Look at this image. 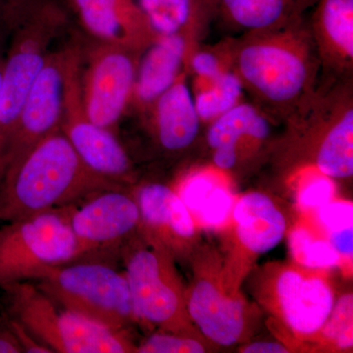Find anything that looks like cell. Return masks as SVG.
<instances>
[{
  "label": "cell",
  "instance_id": "cell-12",
  "mask_svg": "<svg viewBox=\"0 0 353 353\" xmlns=\"http://www.w3.org/2000/svg\"><path fill=\"white\" fill-rule=\"evenodd\" d=\"M83 31L97 43L141 53L159 34L137 0H64Z\"/></svg>",
  "mask_w": 353,
  "mask_h": 353
},
{
  "label": "cell",
  "instance_id": "cell-35",
  "mask_svg": "<svg viewBox=\"0 0 353 353\" xmlns=\"http://www.w3.org/2000/svg\"><path fill=\"white\" fill-rule=\"evenodd\" d=\"M19 341L11 329L0 330V353H22Z\"/></svg>",
  "mask_w": 353,
  "mask_h": 353
},
{
  "label": "cell",
  "instance_id": "cell-8",
  "mask_svg": "<svg viewBox=\"0 0 353 353\" xmlns=\"http://www.w3.org/2000/svg\"><path fill=\"white\" fill-rule=\"evenodd\" d=\"M82 60V46L69 44L60 130L92 171L114 183L126 185L132 179L129 155L118 141L117 134L94 124L83 108Z\"/></svg>",
  "mask_w": 353,
  "mask_h": 353
},
{
  "label": "cell",
  "instance_id": "cell-29",
  "mask_svg": "<svg viewBox=\"0 0 353 353\" xmlns=\"http://www.w3.org/2000/svg\"><path fill=\"white\" fill-rule=\"evenodd\" d=\"M203 345L194 339L174 332H160L145 339L136 347L139 353H202Z\"/></svg>",
  "mask_w": 353,
  "mask_h": 353
},
{
  "label": "cell",
  "instance_id": "cell-6",
  "mask_svg": "<svg viewBox=\"0 0 353 353\" xmlns=\"http://www.w3.org/2000/svg\"><path fill=\"white\" fill-rule=\"evenodd\" d=\"M72 205L0 227V287L37 280L48 269L78 260V245L70 224Z\"/></svg>",
  "mask_w": 353,
  "mask_h": 353
},
{
  "label": "cell",
  "instance_id": "cell-15",
  "mask_svg": "<svg viewBox=\"0 0 353 353\" xmlns=\"http://www.w3.org/2000/svg\"><path fill=\"white\" fill-rule=\"evenodd\" d=\"M138 202L139 228L150 245L173 255L174 250L196 233L194 219L182 199L171 188L150 183L134 190Z\"/></svg>",
  "mask_w": 353,
  "mask_h": 353
},
{
  "label": "cell",
  "instance_id": "cell-4",
  "mask_svg": "<svg viewBox=\"0 0 353 353\" xmlns=\"http://www.w3.org/2000/svg\"><path fill=\"white\" fill-rule=\"evenodd\" d=\"M14 319L53 352H136L125 330L108 328L65 309L27 281L3 285Z\"/></svg>",
  "mask_w": 353,
  "mask_h": 353
},
{
  "label": "cell",
  "instance_id": "cell-5",
  "mask_svg": "<svg viewBox=\"0 0 353 353\" xmlns=\"http://www.w3.org/2000/svg\"><path fill=\"white\" fill-rule=\"evenodd\" d=\"M36 281L38 287L65 309L116 330L134 321L125 273L97 260L53 267Z\"/></svg>",
  "mask_w": 353,
  "mask_h": 353
},
{
  "label": "cell",
  "instance_id": "cell-34",
  "mask_svg": "<svg viewBox=\"0 0 353 353\" xmlns=\"http://www.w3.org/2000/svg\"><path fill=\"white\" fill-rule=\"evenodd\" d=\"M245 353H285L289 352L284 345L276 341H259L246 345L241 350Z\"/></svg>",
  "mask_w": 353,
  "mask_h": 353
},
{
  "label": "cell",
  "instance_id": "cell-13",
  "mask_svg": "<svg viewBox=\"0 0 353 353\" xmlns=\"http://www.w3.org/2000/svg\"><path fill=\"white\" fill-rule=\"evenodd\" d=\"M308 18L321 80L352 79L353 0H316Z\"/></svg>",
  "mask_w": 353,
  "mask_h": 353
},
{
  "label": "cell",
  "instance_id": "cell-30",
  "mask_svg": "<svg viewBox=\"0 0 353 353\" xmlns=\"http://www.w3.org/2000/svg\"><path fill=\"white\" fill-rule=\"evenodd\" d=\"M334 185L330 176L322 173L311 174L301 182L297 192V202L303 210L317 211L333 201Z\"/></svg>",
  "mask_w": 353,
  "mask_h": 353
},
{
  "label": "cell",
  "instance_id": "cell-18",
  "mask_svg": "<svg viewBox=\"0 0 353 353\" xmlns=\"http://www.w3.org/2000/svg\"><path fill=\"white\" fill-rule=\"evenodd\" d=\"M153 130L159 145L171 152H182L196 141L201 119L185 72L153 102Z\"/></svg>",
  "mask_w": 353,
  "mask_h": 353
},
{
  "label": "cell",
  "instance_id": "cell-17",
  "mask_svg": "<svg viewBox=\"0 0 353 353\" xmlns=\"http://www.w3.org/2000/svg\"><path fill=\"white\" fill-rule=\"evenodd\" d=\"M188 54L185 34L158 36L139 57L131 104L148 110L182 74Z\"/></svg>",
  "mask_w": 353,
  "mask_h": 353
},
{
  "label": "cell",
  "instance_id": "cell-16",
  "mask_svg": "<svg viewBox=\"0 0 353 353\" xmlns=\"http://www.w3.org/2000/svg\"><path fill=\"white\" fill-rule=\"evenodd\" d=\"M185 306L202 334L217 345H234L245 332V303L241 297L227 294L216 281L197 280L185 296Z\"/></svg>",
  "mask_w": 353,
  "mask_h": 353
},
{
  "label": "cell",
  "instance_id": "cell-2",
  "mask_svg": "<svg viewBox=\"0 0 353 353\" xmlns=\"http://www.w3.org/2000/svg\"><path fill=\"white\" fill-rule=\"evenodd\" d=\"M122 187L92 171L58 130L6 169L0 182V221L78 204L101 190Z\"/></svg>",
  "mask_w": 353,
  "mask_h": 353
},
{
  "label": "cell",
  "instance_id": "cell-20",
  "mask_svg": "<svg viewBox=\"0 0 353 353\" xmlns=\"http://www.w3.org/2000/svg\"><path fill=\"white\" fill-rule=\"evenodd\" d=\"M233 209L239 240L250 252H270L284 238L287 223L270 197L250 192L241 196Z\"/></svg>",
  "mask_w": 353,
  "mask_h": 353
},
{
  "label": "cell",
  "instance_id": "cell-10",
  "mask_svg": "<svg viewBox=\"0 0 353 353\" xmlns=\"http://www.w3.org/2000/svg\"><path fill=\"white\" fill-rule=\"evenodd\" d=\"M70 224L78 245L77 261L94 260L99 253L114 252L139 229L138 202L125 187L101 190L71 206Z\"/></svg>",
  "mask_w": 353,
  "mask_h": 353
},
{
  "label": "cell",
  "instance_id": "cell-24",
  "mask_svg": "<svg viewBox=\"0 0 353 353\" xmlns=\"http://www.w3.org/2000/svg\"><path fill=\"white\" fill-rule=\"evenodd\" d=\"M320 173L331 179L353 175V111L333 127L318 148L314 157Z\"/></svg>",
  "mask_w": 353,
  "mask_h": 353
},
{
  "label": "cell",
  "instance_id": "cell-26",
  "mask_svg": "<svg viewBox=\"0 0 353 353\" xmlns=\"http://www.w3.org/2000/svg\"><path fill=\"white\" fill-rule=\"evenodd\" d=\"M319 224L334 250L341 257L353 254V206L348 201H330L318 209Z\"/></svg>",
  "mask_w": 353,
  "mask_h": 353
},
{
  "label": "cell",
  "instance_id": "cell-21",
  "mask_svg": "<svg viewBox=\"0 0 353 353\" xmlns=\"http://www.w3.org/2000/svg\"><path fill=\"white\" fill-rule=\"evenodd\" d=\"M316 0H211L220 16L243 32L273 29L306 16Z\"/></svg>",
  "mask_w": 353,
  "mask_h": 353
},
{
  "label": "cell",
  "instance_id": "cell-36",
  "mask_svg": "<svg viewBox=\"0 0 353 353\" xmlns=\"http://www.w3.org/2000/svg\"><path fill=\"white\" fill-rule=\"evenodd\" d=\"M6 36L0 32V97H1V85H2V69H3L4 54L3 41ZM4 171H6V162H4L3 148H2L1 139H0V182H1L2 176H3Z\"/></svg>",
  "mask_w": 353,
  "mask_h": 353
},
{
  "label": "cell",
  "instance_id": "cell-32",
  "mask_svg": "<svg viewBox=\"0 0 353 353\" xmlns=\"http://www.w3.org/2000/svg\"><path fill=\"white\" fill-rule=\"evenodd\" d=\"M31 0H0V32L8 37Z\"/></svg>",
  "mask_w": 353,
  "mask_h": 353
},
{
  "label": "cell",
  "instance_id": "cell-25",
  "mask_svg": "<svg viewBox=\"0 0 353 353\" xmlns=\"http://www.w3.org/2000/svg\"><path fill=\"white\" fill-rule=\"evenodd\" d=\"M196 88L194 104L201 121L212 122L241 102L245 94L243 83L232 69H227L215 80Z\"/></svg>",
  "mask_w": 353,
  "mask_h": 353
},
{
  "label": "cell",
  "instance_id": "cell-7",
  "mask_svg": "<svg viewBox=\"0 0 353 353\" xmlns=\"http://www.w3.org/2000/svg\"><path fill=\"white\" fill-rule=\"evenodd\" d=\"M124 261L136 319L162 331L181 333L189 315L173 255L148 243L126 248Z\"/></svg>",
  "mask_w": 353,
  "mask_h": 353
},
{
  "label": "cell",
  "instance_id": "cell-23",
  "mask_svg": "<svg viewBox=\"0 0 353 353\" xmlns=\"http://www.w3.org/2000/svg\"><path fill=\"white\" fill-rule=\"evenodd\" d=\"M159 36L185 34L213 16L211 0H137Z\"/></svg>",
  "mask_w": 353,
  "mask_h": 353
},
{
  "label": "cell",
  "instance_id": "cell-1",
  "mask_svg": "<svg viewBox=\"0 0 353 353\" xmlns=\"http://www.w3.org/2000/svg\"><path fill=\"white\" fill-rule=\"evenodd\" d=\"M227 57L253 104L272 120H287L321 80L307 16L273 29L245 32L228 44Z\"/></svg>",
  "mask_w": 353,
  "mask_h": 353
},
{
  "label": "cell",
  "instance_id": "cell-9",
  "mask_svg": "<svg viewBox=\"0 0 353 353\" xmlns=\"http://www.w3.org/2000/svg\"><path fill=\"white\" fill-rule=\"evenodd\" d=\"M87 48H83L81 74L83 108L94 124L117 134L132 102L141 54L94 41Z\"/></svg>",
  "mask_w": 353,
  "mask_h": 353
},
{
  "label": "cell",
  "instance_id": "cell-31",
  "mask_svg": "<svg viewBox=\"0 0 353 353\" xmlns=\"http://www.w3.org/2000/svg\"><path fill=\"white\" fill-rule=\"evenodd\" d=\"M190 69L199 83H208L215 80L229 67L225 65L224 57L210 50H199L190 59Z\"/></svg>",
  "mask_w": 353,
  "mask_h": 353
},
{
  "label": "cell",
  "instance_id": "cell-3",
  "mask_svg": "<svg viewBox=\"0 0 353 353\" xmlns=\"http://www.w3.org/2000/svg\"><path fill=\"white\" fill-rule=\"evenodd\" d=\"M64 0H31L9 34L0 97V139L4 162L9 141L26 97L43 69L50 46L71 26Z\"/></svg>",
  "mask_w": 353,
  "mask_h": 353
},
{
  "label": "cell",
  "instance_id": "cell-19",
  "mask_svg": "<svg viewBox=\"0 0 353 353\" xmlns=\"http://www.w3.org/2000/svg\"><path fill=\"white\" fill-rule=\"evenodd\" d=\"M272 120L255 104L240 102L210 122L206 134L212 148L213 161L222 170H231L239 159L243 139L263 141L270 137Z\"/></svg>",
  "mask_w": 353,
  "mask_h": 353
},
{
  "label": "cell",
  "instance_id": "cell-27",
  "mask_svg": "<svg viewBox=\"0 0 353 353\" xmlns=\"http://www.w3.org/2000/svg\"><path fill=\"white\" fill-rule=\"evenodd\" d=\"M290 252L297 263L311 269H328L341 264V256L327 240L316 238L304 228L289 236Z\"/></svg>",
  "mask_w": 353,
  "mask_h": 353
},
{
  "label": "cell",
  "instance_id": "cell-11",
  "mask_svg": "<svg viewBox=\"0 0 353 353\" xmlns=\"http://www.w3.org/2000/svg\"><path fill=\"white\" fill-rule=\"evenodd\" d=\"M68 51L69 44L51 51L30 88L7 146L6 169L39 141L60 130Z\"/></svg>",
  "mask_w": 353,
  "mask_h": 353
},
{
  "label": "cell",
  "instance_id": "cell-28",
  "mask_svg": "<svg viewBox=\"0 0 353 353\" xmlns=\"http://www.w3.org/2000/svg\"><path fill=\"white\" fill-rule=\"evenodd\" d=\"M352 314L353 296L352 294H347L334 303L328 319L320 330L323 336L333 341L340 350L352 347Z\"/></svg>",
  "mask_w": 353,
  "mask_h": 353
},
{
  "label": "cell",
  "instance_id": "cell-22",
  "mask_svg": "<svg viewBox=\"0 0 353 353\" xmlns=\"http://www.w3.org/2000/svg\"><path fill=\"white\" fill-rule=\"evenodd\" d=\"M179 196L201 224L217 228L226 223L234 208V197L226 185L210 173L188 176L181 185Z\"/></svg>",
  "mask_w": 353,
  "mask_h": 353
},
{
  "label": "cell",
  "instance_id": "cell-14",
  "mask_svg": "<svg viewBox=\"0 0 353 353\" xmlns=\"http://www.w3.org/2000/svg\"><path fill=\"white\" fill-rule=\"evenodd\" d=\"M275 294L285 324L301 336L320 332L334 303L333 290L326 281L292 269L279 275Z\"/></svg>",
  "mask_w": 353,
  "mask_h": 353
},
{
  "label": "cell",
  "instance_id": "cell-33",
  "mask_svg": "<svg viewBox=\"0 0 353 353\" xmlns=\"http://www.w3.org/2000/svg\"><path fill=\"white\" fill-rule=\"evenodd\" d=\"M9 328L15 334L19 341L23 352L27 353H53L48 345L41 343L29 331L24 325L21 324L16 319H11L9 321Z\"/></svg>",
  "mask_w": 353,
  "mask_h": 353
}]
</instances>
